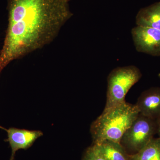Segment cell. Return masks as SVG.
I'll return each mask as SVG.
<instances>
[{
	"instance_id": "30bf717a",
	"label": "cell",
	"mask_w": 160,
	"mask_h": 160,
	"mask_svg": "<svg viewBox=\"0 0 160 160\" xmlns=\"http://www.w3.org/2000/svg\"><path fill=\"white\" fill-rule=\"evenodd\" d=\"M129 160H160V138H153L135 154L129 155Z\"/></svg>"
},
{
	"instance_id": "9c48e42d",
	"label": "cell",
	"mask_w": 160,
	"mask_h": 160,
	"mask_svg": "<svg viewBox=\"0 0 160 160\" xmlns=\"http://www.w3.org/2000/svg\"><path fill=\"white\" fill-rule=\"evenodd\" d=\"M136 23L137 26L160 30V3L141 9L136 18Z\"/></svg>"
},
{
	"instance_id": "3957f363",
	"label": "cell",
	"mask_w": 160,
	"mask_h": 160,
	"mask_svg": "<svg viewBox=\"0 0 160 160\" xmlns=\"http://www.w3.org/2000/svg\"><path fill=\"white\" fill-rule=\"evenodd\" d=\"M142 76L140 69L134 66L117 67L112 70L107 78L106 102L104 109H110L126 102L127 92Z\"/></svg>"
},
{
	"instance_id": "7c38bea8",
	"label": "cell",
	"mask_w": 160,
	"mask_h": 160,
	"mask_svg": "<svg viewBox=\"0 0 160 160\" xmlns=\"http://www.w3.org/2000/svg\"><path fill=\"white\" fill-rule=\"evenodd\" d=\"M157 126V133L158 134L159 137L160 138V117L156 119Z\"/></svg>"
},
{
	"instance_id": "52a82bcc",
	"label": "cell",
	"mask_w": 160,
	"mask_h": 160,
	"mask_svg": "<svg viewBox=\"0 0 160 160\" xmlns=\"http://www.w3.org/2000/svg\"><path fill=\"white\" fill-rule=\"evenodd\" d=\"M135 105L140 114L157 119L160 117V87H152L143 92Z\"/></svg>"
},
{
	"instance_id": "6da1fadb",
	"label": "cell",
	"mask_w": 160,
	"mask_h": 160,
	"mask_svg": "<svg viewBox=\"0 0 160 160\" xmlns=\"http://www.w3.org/2000/svg\"><path fill=\"white\" fill-rule=\"evenodd\" d=\"M69 0H8L0 73L12 61L49 45L72 16Z\"/></svg>"
},
{
	"instance_id": "5b68a950",
	"label": "cell",
	"mask_w": 160,
	"mask_h": 160,
	"mask_svg": "<svg viewBox=\"0 0 160 160\" xmlns=\"http://www.w3.org/2000/svg\"><path fill=\"white\" fill-rule=\"evenodd\" d=\"M132 39L138 52L152 56H160V30L137 26L131 30Z\"/></svg>"
},
{
	"instance_id": "8fae6325",
	"label": "cell",
	"mask_w": 160,
	"mask_h": 160,
	"mask_svg": "<svg viewBox=\"0 0 160 160\" xmlns=\"http://www.w3.org/2000/svg\"><path fill=\"white\" fill-rule=\"evenodd\" d=\"M82 160H105L93 145L86 149Z\"/></svg>"
},
{
	"instance_id": "ba28073f",
	"label": "cell",
	"mask_w": 160,
	"mask_h": 160,
	"mask_svg": "<svg viewBox=\"0 0 160 160\" xmlns=\"http://www.w3.org/2000/svg\"><path fill=\"white\" fill-rule=\"evenodd\" d=\"M92 145L105 160H129V154L120 143L105 140Z\"/></svg>"
},
{
	"instance_id": "4fadbf2b",
	"label": "cell",
	"mask_w": 160,
	"mask_h": 160,
	"mask_svg": "<svg viewBox=\"0 0 160 160\" xmlns=\"http://www.w3.org/2000/svg\"><path fill=\"white\" fill-rule=\"evenodd\" d=\"M158 77L160 79V72L159 73H158Z\"/></svg>"
},
{
	"instance_id": "277c9868",
	"label": "cell",
	"mask_w": 160,
	"mask_h": 160,
	"mask_svg": "<svg viewBox=\"0 0 160 160\" xmlns=\"http://www.w3.org/2000/svg\"><path fill=\"white\" fill-rule=\"evenodd\" d=\"M157 133L156 119L139 114L123 135L120 143L129 155L135 154Z\"/></svg>"
},
{
	"instance_id": "7a4b0ae2",
	"label": "cell",
	"mask_w": 160,
	"mask_h": 160,
	"mask_svg": "<svg viewBox=\"0 0 160 160\" xmlns=\"http://www.w3.org/2000/svg\"><path fill=\"white\" fill-rule=\"evenodd\" d=\"M139 114L135 104L126 102L110 109H104L90 126L92 144L105 140L120 143L123 135Z\"/></svg>"
},
{
	"instance_id": "8992f818",
	"label": "cell",
	"mask_w": 160,
	"mask_h": 160,
	"mask_svg": "<svg viewBox=\"0 0 160 160\" xmlns=\"http://www.w3.org/2000/svg\"><path fill=\"white\" fill-rule=\"evenodd\" d=\"M8 134V138L5 142H9L12 149L10 160H14L16 152L20 149H26L32 146L38 138L43 135V132L37 130H29L16 128L6 129L0 126Z\"/></svg>"
}]
</instances>
